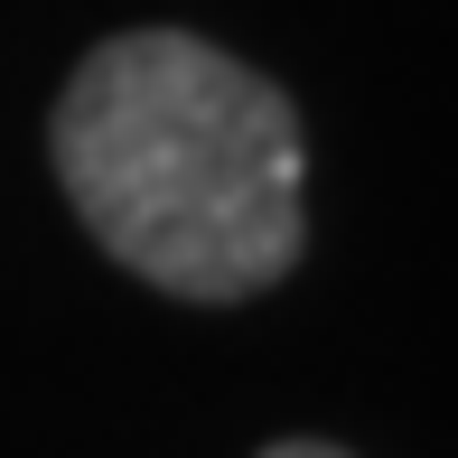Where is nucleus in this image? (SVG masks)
Listing matches in <instances>:
<instances>
[{
	"label": "nucleus",
	"instance_id": "2",
	"mask_svg": "<svg viewBox=\"0 0 458 458\" xmlns=\"http://www.w3.org/2000/svg\"><path fill=\"white\" fill-rule=\"evenodd\" d=\"M262 458H346V449H318V440H281V449H262Z\"/></svg>",
	"mask_w": 458,
	"mask_h": 458
},
{
	"label": "nucleus",
	"instance_id": "1",
	"mask_svg": "<svg viewBox=\"0 0 458 458\" xmlns=\"http://www.w3.org/2000/svg\"><path fill=\"white\" fill-rule=\"evenodd\" d=\"M56 178L122 272L253 300L300 262V113L187 29H122L56 103Z\"/></svg>",
	"mask_w": 458,
	"mask_h": 458
}]
</instances>
